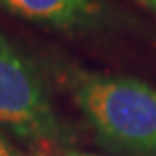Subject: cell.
<instances>
[{
  "label": "cell",
  "mask_w": 156,
  "mask_h": 156,
  "mask_svg": "<svg viewBox=\"0 0 156 156\" xmlns=\"http://www.w3.org/2000/svg\"><path fill=\"white\" fill-rule=\"evenodd\" d=\"M70 90L107 147L156 156V88L126 75L75 70Z\"/></svg>",
  "instance_id": "1"
},
{
  "label": "cell",
  "mask_w": 156,
  "mask_h": 156,
  "mask_svg": "<svg viewBox=\"0 0 156 156\" xmlns=\"http://www.w3.org/2000/svg\"><path fill=\"white\" fill-rule=\"evenodd\" d=\"M0 124L32 143H60L66 128L38 70L0 34Z\"/></svg>",
  "instance_id": "2"
},
{
  "label": "cell",
  "mask_w": 156,
  "mask_h": 156,
  "mask_svg": "<svg viewBox=\"0 0 156 156\" xmlns=\"http://www.w3.org/2000/svg\"><path fill=\"white\" fill-rule=\"evenodd\" d=\"M0 6L27 21L60 30L92 27L102 15L98 0H0Z\"/></svg>",
  "instance_id": "3"
},
{
  "label": "cell",
  "mask_w": 156,
  "mask_h": 156,
  "mask_svg": "<svg viewBox=\"0 0 156 156\" xmlns=\"http://www.w3.org/2000/svg\"><path fill=\"white\" fill-rule=\"evenodd\" d=\"M0 156H28L25 152H21L19 149H15L2 133H0Z\"/></svg>",
  "instance_id": "4"
},
{
  "label": "cell",
  "mask_w": 156,
  "mask_h": 156,
  "mask_svg": "<svg viewBox=\"0 0 156 156\" xmlns=\"http://www.w3.org/2000/svg\"><path fill=\"white\" fill-rule=\"evenodd\" d=\"M136 2L141 4L143 8H147V9H151V12L156 13V0H136Z\"/></svg>",
  "instance_id": "5"
},
{
  "label": "cell",
  "mask_w": 156,
  "mask_h": 156,
  "mask_svg": "<svg viewBox=\"0 0 156 156\" xmlns=\"http://www.w3.org/2000/svg\"><path fill=\"white\" fill-rule=\"evenodd\" d=\"M60 156H96V154H88V152H79V151H66Z\"/></svg>",
  "instance_id": "6"
}]
</instances>
